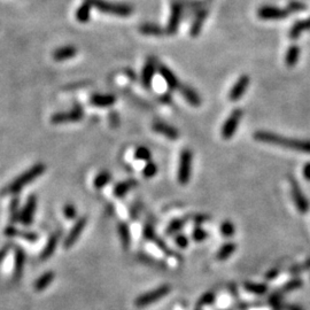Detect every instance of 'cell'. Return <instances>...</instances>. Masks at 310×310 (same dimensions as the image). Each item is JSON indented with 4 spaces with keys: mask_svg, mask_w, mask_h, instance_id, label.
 <instances>
[{
    "mask_svg": "<svg viewBox=\"0 0 310 310\" xmlns=\"http://www.w3.org/2000/svg\"><path fill=\"white\" fill-rule=\"evenodd\" d=\"M254 139L261 143L272 144L275 146L284 147L287 150L297 151V152L301 153H308L310 154V141L307 139H293V138H286L283 137L281 135L274 134L270 131H256L254 134Z\"/></svg>",
    "mask_w": 310,
    "mask_h": 310,
    "instance_id": "6da1fadb",
    "label": "cell"
},
{
    "mask_svg": "<svg viewBox=\"0 0 310 310\" xmlns=\"http://www.w3.org/2000/svg\"><path fill=\"white\" fill-rule=\"evenodd\" d=\"M45 170H46V165L44 163H40V162L39 163H36L31 168L25 170L23 173H21L20 176H17L13 181H10L6 187H3L1 192H0V195L5 196L17 194L21 190H23L26 185L32 183L36 178H38L39 176L43 175Z\"/></svg>",
    "mask_w": 310,
    "mask_h": 310,
    "instance_id": "7a4b0ae2",
    "label": "cell"
},
{
    "mask_svg": "<svg viewBox=\"0 0 310 310\" xmlns=\"http://www.w3.org/2000/svg\"><path fill=\"white\" fill-rule=\"evenodd\" d=\"M94 8L100 10V12L106 14L116 15V16L127 17L134 13L132 6L128 3H120V2H111L106 0H90Z\"/></svg>",
    "mask_w": 310,
    "mask_h": 310,
    "instance_id": "3957f363",
    "label": "cell"
},
{
    "mask_svg": "<svg viewBox=\"0 0 310 310\" xmlns=\"http://www.w3.org/2000/svg\"><path fill=\"white\" fill-rule=\"evenodd\" d=\"M244 116V111L240 108H236L231 112V114L229 115L228 119L225 120V122L223 123V127L221 129V136L223 139L228 141V139H231L236 131L238 129V126H239L241 119Z\"/></svg>",
    "mask_w": 310,
    "mask_h": 310,
    "instance_id": "277c9868",
    "label": "cell"
},
{
    "mask_svg": "<svg viewBox=\"0 0 310 310\" xmlns=\"http://www.w3.org/2000/svg\"><path fill=\"white\" fill-rule=\"evenodd\" d=\"M170 292V286L169 285H162L157 289H155L151 292H147L145 294H142L139 296L137 299H136L135 304L137 307L143 308V307H147V306H151L157 302L158 300H161L162 298H164L167 294H169Z\"/></svg>",
    "mask_w": 310,
    "mask_h": 310,
    "instance_id": "5b68a950",
    "label": "cell"
},
{
    "mask_svg": "<svg viewBox=\"0 0 310 310\" xmlns=\"http://www.w3.org/2000/svg\"><path fill=\"white\" fill-rule=\"evenodd\" d=\"M192 157H193V154L188 149L183 150V152L180 153L177 178H178V181L181 185H186L191 178Z\"/></svg>",
    "mask_w": 310,
    "mask_h": 310,
    "instance_id": "8992f818",
    "label": "cell"
},
{
    "mask_svg": "<svg viewBox=\"0 0 310 310\" xmlns=\"http://www.w3.org/2000/svg\"><path fill=\"white\" fill-rule=\"evenodd\" d=\"M290 14V10L287 8L272 5H263L258 9V17L266 21L284 20V18L289 17Z\"/></svg>",
    "mask_w": 310,
    "mask_h": 310,
    "instance_id": "52a82bcc",
    "label": "cell"
},
{
    "mask_svg": "<svg viewBox=\"0 0 310 310\" xmlns=\"http://www.w3.org/2000/svg\"><path fill=\"white\" fill-rule=\"evenodd\" d=\"M84 116V112L81 106L77 105L69 112H61L56 113V114L52 115L51 122L53 124H61V123H69V122H78Z\"/></svg>",
    "mask_w": 310,
    "mask_h": 310,
    "instance_id": "ba28073f",
    "label": "cell"
},
{
    "mask_svg": "<svg viewBox=\"0 0 310 310\" xmlns=\"http://www.w3.org/2000/svg\"><path fill=\"white\" fill-rule=\"evenodd\" d=\"M291 193H292V199L294 203H296L298 210L300 211L301 214L308 213L310 205L307 196L304 194V192H302L298 181L293 178H291Z\"/></svg>",
    "mask_w": 310,
    "mask_h": 310,
    "instance_id": "9c48e42d",
    "label": "cell"
},
{
    "mask_svg": "<svg viewBox=\"0 0 310 310\" xmlns=\"http://www.w3.org/2000/svg\"><path fill=\"white\" fill-rule=\"evenodd\" d=\"M181 16H183V5L179 1H173L171 5V12H170V17L165 28L167 35H175L178 31L179 23L181 21Z\"/></svg>",
    "mask_w": 310,
    "mask_h": 310,
    "instance_id": "30bf717a",
    "label": "cell"
},
{
    "mask_svg": "<svg viewBox=\"0 0 310 310\" xmlns=\"http://www.w3.org/2000/svg\"><path fill=\"white\" fill-rule=\"evenodd\" d=\"M86 224H88V218H86L85 216L78 218L73 228L70 229L69 233L67 234L65 243H63V247H65L66 249H69L73 247V246L77 243V240L79 239V237H81L83 231H84Z\"/></svg>",
    "mask_w": 310,
    "mask_h": 310,
    "instance_id": "8fae6325",
    "label": "cell"
},
{
    "mask_svg": "<svg viewBox=\"0 0 310 310\" xmlns=\"http://www.w3.org/2000/svg\"><path fill=\"white\" fill-rule=\"evenodd\" d=\"M36 208H37V196L35 194L29 195L25 205L21 209L20 214L21 224H23L24 226H29L32 224L33 216H35L36 213Z\"/></svg>",
    "mask_w": 310,
    "mask_h": 310,
    "instance_id": "7c38bea8",
    "label": "cell"
},
{
    "mask_svg": "<svg viewBox=\"0 0 310 310\" xmlns=\"http://www.w3.org/2000/svg\"><path fill=\"white\" fill-rule=\"evenodd\" d=\"M251 79L247 75H243L238 78V81L234 83V85L231 88L229 92V100L230 101H238L241 97L244 96L246 90H247Z\"/></svg>",
    "mask_w": 310,
    "mask_h": 310,
    "instance_id": "4fadbf2b",
    "label": "cell"
},
{
    "mask_svg": "<svg viewBox=\"0 0 310 310\" xmlns=\"http://www.w3.org/2000/svg\"><path fill=\"white\" fill-rule=\"evenodd\" d=\"M156 70H157V61H155L154 59L150 58L149 60H147L146 65L144 66L142 75H141V82L144 88L145 89L151 88L153 77H154L155 73H156Z\"/></svg>",
    "mask_w": 310,
    "mask_h": 310,
    "instance_id": "5bb4252c",
    "label": "cell"
},
{
    "mask_svg": "<svg viewBox=\"0 0 310 310\" xmlns=\"http://www.w3.org/2000/svg\"><path fill=\"white\" fill-rule=\"evenodd\" d=\"M152 129L157 132V134L163 135L165 138L170 139V141H176L179 138V131L176 129L175 127L170 126V124L162 122V121H156L153 123Z\"/></svg>",
    "mask_w": 310,
    "mask_h": 310,
    "instance_id": "9a60e30c",
    "label": "cell"
},
{
    "mask_svg": "<svg viewBox=\"0 0 310 310\" xmlns=\"http://www.w3.org/2000/svg\"><path fill=\"white\" fill-rule=\"evenodd\" d=\"M157 70L161 76L163 77V79L165 81V83H167V85L169 86L170 90H179L180 85H181L179 83V79L175 74H173V71H171L170 68L162 65V63L160 62H157Z\"/></svg>",
    "mask_w": 310,
    "mask_h": 310,
    "instance_id": "2e32d148",
    "label": "cell"
},
{
    "mask_svg": "<svg viewBox=\"0 0 310 310\" xmlns=\"http://www.w3.org/2000/svg\"><path fill=\"white\" fill-rule=\"evenodd\" d=\"M61 236H62L61 231H56V232L53 233L50 238H48L46 245H45L44 249L40 253V260L41 261L48 260L53 254H54L55 249H56V247H58L60 240H61Z\"/></svg>",
    "mask_w": 310,
    "mask_h": 310,
    "instance_id": "e0dca14e",
    "label": "cell"
},
{
    "mask_svg": "<svg viewBox=\"0 0 310 310\" xmlns=\"http://www.w3.org/2000/svg\"><path fill=\"white\" fill-rule=\"evenodd\" d=\"M14 271H13V281L17 282L22 278L23 269L25 264V253L22 248L15 247V260H14Z\"/></svg>",
    "mask_w": 310,
    "mask_h": 310,
    "instance_id": "ac0fdd59",
    "label": "cell"
},
{
    "mask_svg": "<svg viewBox=\"0 0 310 310\" xmlns=\"http://www.w3.org/2000/svg\"><path fill=\"white\" fill-rule=\"evenodd\" d=\"M3 233H5L6 237L21 238V239L30 241V243H33V241H36L37 239H38V234L37 233L30 232V231H24V230H21L20 231V230H17L14 225L7 226V228L5 229V231H3Z\"/></svg>",
    "mask_w": 310,
    "mask_h": 310,
    "instance_id": "d6986e66",
    "label": "cell"
},
{
    "mask_svg": "<svg viewBox=\"0 0 310 310\" xmlns=\"http://www.w3.org/2000/svg\"><path fill=\"white\" fill-rule=\"evenodd\" d=\"M179 91L181 96L184 97V99L190 105L195 106V107L201 105V97H200L199 93L196 92L193 88H191L190 85H180Z\"/></svg>",
    "mask_w": 310,
    "mask_h": 310,
    "instance_id": "ffe728a7",
    "label": "cell"
},
{
    "mask_svg": "<svg viewBox=\"0 0 310 310\" xmlns=\"http://www.w3.org/2000/svg\"><path fill=\"white\" fill-rule=\"evenodd\" d=\"M90 103L96 107H111L116 103V97L113 94H93Z\"/></svg>",
    "mask_w": 310,
    "mask_h": 310,
    "instance_id": "44dd1931",
    "label": "cell"
},
{
    "mask_svg": "<svg viewBox=\"0 0 310 310\" xmlns=\"http://www.w3.org/2000/svg\"><path fill=\"white\" fill-rule=\"evenodd\" d=\"M76 54H77V48L68 45V46H62L53 52V59L56 60V61H65V60H69L71 58H74Z\"/></svg>",
    "mask_w": 310,
    "mask_h": 310,
    "instance_id": "7402d4cb",
    "label": "cell"
},
{
    "mask_svg": "<svg viewBox=\"0 0 310 310\" xmlns=\"http://www.w3.org/2000/svg\"><path fill=\"white\" fill-rule=\"evenodd\" d=\"M304 31H310V18L308 20H300L297 21L290 29V38L291 39H297L301 36V33Z\"/></svg>",
    "mask_w": 310,
    "mask_h": 310,
    "instance_id": "603a6c76",
    "label": "cell"
},
{
    "mask_svg": "<svg viewBox=\"0 0 310 310\" xmlns=\"http://www.w3.org/2000/svg\"><path fill=\"white\" fill-rule=\"evenodd\" d=\"M117 231H119L120 240L121 244H122V247L124 251H128L131 245V232L129 226H128L127 223H119L117 225Z\"/></svg>",
    "mask_w": 310,
    "mask_h": 310,
    "instance_id": "cb8c5ba5",
    "label": "cell"
},
{
    "mask_svg": "<svg viewBox=\"0 0 310 310\" xmlns=\"http://www.w3.org/2000/svg\"><path fill=\"white\" fill-rule=\"evenodd\" d=\"M207 15H208L207 9L200 10V12L195 15V18H194L193 23H192L191 29H190V33H191L192 37H198L200 35V32H201V29H202V25H203V23H205V21L207 18Z\"/></svg>",
    "mask_w": 310,
    "mask_h": 310,
    "instance_id": "d4e9b609",
    "label": "cell"
},
{
    "mask_svg": "<svg viewBox=\"0 0 310 310\" xmlns=\"http://www.w3.org/2000/svg\"><path fill=\"white\" fill-rule=\"evenodd\" d=\"M138 185V181L136 179H127L124 181H121V183L116 184L114 187V195L116 198H122V196L126 195L128 192L131 191L132 188L136 187Z\"/></svg>",
    "mask_w": 310,
    "mask_h": 310,
    "instance_id": "484cf974",
    "label": "cell"
},
{
    "mask_svg": "<svg viewBox=\"0 0 310 310\" xmlns=\"http://www.w3.org/2000/svg\"><path fill=\"white\" fill-rule=\"evenodd\" d=\"M139 31H141L143 35L146 36H155V37H161L167 35V31L165 29L161 28L160 25L154 24V23H144L139 26Z\"/></svg>",
    "mask_w": 310,
    "mask_h": 310,
    "instance_id": "4316f807",
    "label": "cell"
},
{
    "mask_svg": "<svg viewBox=\"0 0 310 310\" xmlns=\"http://www.w3.org/2000/svg\"><path fill=\"white\" fill-rule=\"evenodd\" d=\"M54 278H55V274L53 271L45 272V274L41 275L39 278L36 279L33 287H35V290L37 291V292H41V291L46 290L47 287L52 284L53 281H54Z\"/></svg>",
    "mask_w": 310,
    "mask_h": 310,
    "instance_id": "83f0119b",
    "label": "cell"
},
{
    "mask_svg": "<svg viewBox=\"0 0 310 310\" xmlns=\"http://www.w3.org/2000/svg\"><path fill=\"white\" fill-rule=\"evenodd\" d=\"M92 3L90 0H85L76 10V20L81 23H86L89 22L91 17V9H92Z\"/></svg>",
    "mask_w": 310,
    "mask_h": 310,
    "instance_id": "f1b7e54d",
    "label": "cell"
},
{
    "mask_svg": "<svg viewBox=\"0 0 310 310\" xmlns=\"http://www.w3.org/2000/svg\"><path fill=\"white\" fill-rule=\"evenodd\" d=\"M300 53L301 50L298 45H292L287 48L286 54H285V65L287 67H294L299 61V58H300Z\"/></svg>",
    "mask_w": 310,
    "mask_h": 310,
    "instance_id": "f546056e",
    "label": "cell"
},
{
    "mask_svg": "<svg viewBox=\"0 0 310 310\" xmlns=\"http://www.w3.org/2000/svg\"><path fill=\"white\" fill-rule=\"evenodd\" d=\"M111 180H112V175L105 170V171H101L96 176V178H94L93 180V185H94V187L99 190V188H103L106 186V185H108Z\"/></svg>",
    "mask_w": 310,
    "mask_h": 310,
    "instance_id": "4dcf8cb0",
    "label": "cell"
},
{
    "mask_svg": "<svg viewBox=\"0 0 310 310\" xmlns=\"http://www.w3.org/2000/svg\"><path fill=\"white\" fill-rule=\"evenodd\" d=\"M9 214H10V222L16 223L20 222V201H18L17 198H14L12 201H10L9 205Z\"/></svg>",
    "mask_w": 310,
    "mask_h": 310,
    "instance_id": "1f68e13d",
    "label": "cell"
},
{
    "mask_svg": "<svg viewBox=\"0 0 310 310\" xmlns=\"http://www.w3.org/2000/svg\"><path fill=\"white\" fill-rule=\"evenodd\" d=\"M234 251H236V244H233V243L225 244L224 246H222L220 251L217 252V259L221 261L226 260L233 254Z\"/></svg>",
    "mask_w": 310,
    "mask_h": 310,
    "instance_id": "d6a6232c",
    "label": "cell"
},
{
    "mask_svg": "<svg viewBox=\"0 0 310 310\" xmlns=\"http://www.w3.org/2000/svg\"><path fill=\"white\" fill-rule=\"evenodd\" d=\"M245 289L248 291V292L258 294V296H262L267 292V286L263 284H255V283H246Z\"/></svg>",
    "mask_w": 310,
    "mask_h": 310,
    "instance_id": "836d02e7",
    "label": "cell"
},
{
    "mask_svg": "<svg viewBox=\"0 0 310 310\" xmlns=\"http://www.w3.org/2000/svg\"><path fill=\"white\" fill-rule=\"evenodd\" d=\"M135 157L137 158V160L149 162V161H151V157H152V154H151V151H150L149 149H147V147H145V146H141V147H138L137 150H136Z\"/></svg>",
    "mask_w": 310,
    "mask_h": 310,
    "instance_id": "e575fe53",
    "label": "cell"
},
{
    "mask_svg": "<svg viewBox=\"0 0 310 310\" xmlns=\"http://www.w3.org/2000/svg\"><path fill=\"white\" fill-rule=\"evenodd\" d=\"M157 173V165L153 161H149L143 169V175L146 178H152Z\"/></svg>",
    "mask_w": 310,
    "mask_h": 310,
    "instance_id": "d590c367",
    "label": "cell"
},
{
    "mask_svg": "<svg viewBox=\"0 0 310 310\" xmlns=\"http://www.w3.org/2000/svg\"><path fill=\"white\" fill-rule=\"evenodd\" d=\"M286 8L290 10V13H298V12H302V10L307 9V5L301 1L292 0V1L289 2V5H287Z\"/></svg>",
    "mask_w": 310,
    "mask_h": 310,
    "instance_id": "8d00e7d4",
    "label": "cell"
},
{
    "mask_svg": "<svg viewBox=\"0 0 310 310\" xmlns=\"http://www.w3.org/2000/svg\"><path fill=\"white\" fill-rule=\"evenodd\" d=\"M63 215L68 220H74L75 217H77V209L73 203H68L63 207Z\"/></svg>",
    "mask_w": 310,
    "mask_h": 310,
    "instance_id": "74e56055",
    "label": "cell"
},
{
    "mask_svg": "<svg viewBox=\"0 0 310 310\" xmlns=\"http://www.w3.org/2000/svg\"><path fill=\"white\" fill-rule=\"evenodd\" d=\"M221 232L223 236L225 237H231L234 234V225L233 223H231L230 221H225L222 223L221 225Z\"/></svg>",
    "mask_w": 310,
    "mask_h": 310,
    "instance_id": "f35d334b",
    "label": "cell"
},
{
    "mask_svg": "<svg viewBox=\"0 0 310 310\" xmlns=\"http://www.w3.org/2000/svg\"><path fill=\"white\" fill-rule=\"evenodd\" d=\"M184 224H185V220H173L167 228V233L172 234V233L177 232L178 230L183 228Z\"/></svg>",
    "mask_w": 310,
    "mask_h": 310,
    "instance_id": "ab89813d",
    "label": "cell"
},
{
    "mask_svg": "<svg viewBox=\"0 0 310 310\" xmlns=\"http://www.w3.org/2000/svg\"><path fill=\"white\" fill-rule=\"evenodd\" d=\"M214 300H215V294L213 292H209V293L205 294V296L200 299L199 302H198V306L199 307H203V306L213 304Z\"/></svg>",
    "mask_w": 310,
    "mask_h": 310,
    "instance_id": "60d3db41",
    "label": "cell"
},
{
    "mask_svg": "<svg viewBox=\"0 0 310 310\" xmlns=\"http://www.w3.org/2000/svg\"><path fill=\"white\" fill-rule=\"evenodd\" d=\"M302 286V282L301 279H293L292 282L287 283V284L283 287V292H287V291H293L297 290L299 287Z\"/></svg>",
    "mask_w": 310,
    "mask_h": 310,
    "instance_id": "b9f144b4",
    "label": "cell"
},
{
    "mask_svg": "<svg viewBox=\"0 0 310 310\" xmlns=\"http://www.w3.org/2000/svg\"><path fill=\"white\" fill-rule=\"evenodd\" d=\"M206 237H207V233L203 231L202 229L196 228L193 231V239L196 241H201L203 239H206Z\"/></svg>",
    "mask_w": 310,
    "mask_h": 310,
    "instance_id": "7bdbcfd3",
    "label": "cell"
},
{
    "mask_svg": "<svg viewBox=\"0 0 310 310\" xmlns=\"http://www.w3.org/2000/svg\"><path fill=\"white\" fill-rule=\"evenodd\" d=\"M108 116H109V122H111L113 127L116 128L117 126H119L120 124V116L116 112H111Z\"/></svg>",
    "mask_w": 310,
    "mask_h": 310,
    "instance_id": "ee69618b",
    "label": "cell"
},
{
    "mask_svg": "<svg viewBox=\"0 0 310 310\" xmlns=\"http://www.w3.org/2000/svg\"><path fill=\"white\" fill-rule=\"evenodd\" d=\"M309 268H310V260H308L307 262L302 263V266H296V267H293L292 269H291V271L294 272V274H298V272H301V271H304V270H307V269H309Z\"/></svg>",
    "mask_w": 310,
    "mask_h": 310,
    "instance_id": "f6af8a7d",
    "label": "cell"
},
{
    "mask_svg": "<svg viewBox=\"0 0 310 310\" xmlns=\"http://www.w3.org/2000/svg\"><path fill=\"white\" fill-rule=\"evenodd\" d=\"M176 244L179 246V247H186L188 241H187V238L183 236V234H179V236L176 237Z\"/></svg>",
    "mask_w": 310,
    "mask_h": 310,
    "instance_id": "bcb514c9",
    "label": "cell"
},
{
    "mask_svg": "<svg viewBox=\"0 0 310 310\" xmlns=\"http://www.w3.org/2000/svg\"><path fill=\"white\" fill-rule=\"evenodd\" d=\"M9 249H10L9 245H6L5 247L0 249V266H1V264H2V261L6 259V256H7V254H8Z\"/></svg>",
    "mask_w": 310,
    "mask_h": 310,
    "instance_id": "7dc6e473",
    "label": "cell"
},
{
    "mask_svg": "<svg viewBox=\"0 0 310 310\" xmlns=\"http://www.w3.org/2000/svg\"><path fill=\"white\" fill-rule=\"evenodd\" d=\"M302 173H304V177L307 180H310V162L306 163V165L304 167V170H302Z\"/></svg>",
    "mask_w": 310,
    "mask_h": 310,
    "instance_id": "c3c4849f",
    "label": "cell"
},
{
    "mask_svg": "<svg viewBox=\"0 0 310 310\" xmlns=\"http://www.w3.org/2000/svg\"><path fill=\"white\" fill-rule=\"evenodd\" d=\"M171 99H172V97L170 93H165V94H163V96H161V98H160V100L162 101V103H165V104L171 103L172 101Z\"/></svg>",
    "mask_w": 310,
    "mask_h": 310,
    "instance_id": "681fc988",
    "label": "cell"
},
{
    "mask_svg": "<svg viewBox=\"0 0 310 310\" xmlns=\"http://www.w3.org/2000/svg\"><path fill=\"white\" fill-rule=\"evenodd\" d=\"M287 310H302V309L297 307V306H289V307H287Z\"/></svg>",
    "mask_w": 310,
    "mask_h": 310,
    "instance_id": "f907efd6",
    "label": "cell"
}]
</instances>
